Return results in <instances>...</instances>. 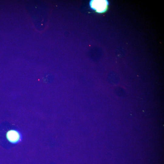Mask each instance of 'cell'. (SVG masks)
<instances>
[{
    "label": "cell",
    "instance_id": "7a4b0ae2",
    "mask_svg": "<svg viewBox=\"0 0 164 164\" xmlns=\"http://www.w3.org/2000/svg\"><path fill=\"white\" fill-rule=\"evenodd\" d=\"M6 137L8 140L13 144L19 142L22 139L21 133L18 131L13 129L8 131L6 134Z\"/></svg>",
    "mask_w": 164,
    "mask_h": 164
},
{
    "label": "cell",
    "instance_id": "6da1fadb",
    "mask_svg": "<svg viewBox=\"0 0 164 164\" xmlns=\"http://www.w3.org/2000/svg\"><path fill=\"white\" fill-rule=\"evenodd\" d=\"M107 5V2L105 0H92L90 2V5L91 8L99 13L105 11Z\"/></svg>",
    "mask_w": 164,
    "mask_h": 164
}]
</instances>
